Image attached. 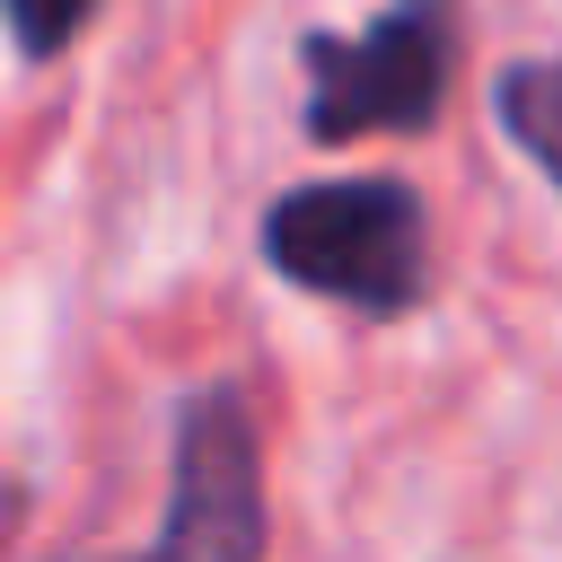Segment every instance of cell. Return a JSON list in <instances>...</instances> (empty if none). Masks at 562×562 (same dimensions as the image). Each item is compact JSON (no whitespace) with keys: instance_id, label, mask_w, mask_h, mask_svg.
<instances>
[{"instance_id":"6da1fadb","label":"cell","mask_w":562,"mask_h":562,"mask_svg":"<svg viewBox=\"0 0 562 562\" xmlns=\"http://www.w3.org/2000/svg\"><path fill=\"white\" fill-rule=\"evenodd\" d=\"M263 263L334 307L360 316H404L430 281L422 255V202L395 176H334L299 184L263 211Z\"/></svg>"},{"instance_id":"7a4b0ae2","label":"cell","mask_w":562,"mask_h":562,"mask_svg":"<svg viewBox=\"0 0 562 562\" xmlns=\"http://www.w3.org/2000/svg\"><path fill=\"white\" fill-rule=\"evenodd\" d=\"M307 132L360 140V132H422L448 97V0H395L360 35H307Z\"/></svg>"},{"instance_id":"3957f363","label":"cell","mask_w":562,"mask_h":562,"mask_svg":"<svg viewBox=\"0 0 562 562\" xmlns=\"http://www.w3.org/2000/svg\"><path fill=\"white\" fill-rule=\"evenodd\" d=\"M140 562H263V465H255V413L237 386H193L176 422V492L167 527Z\"/></svg>"},{"instance_id":"277c9868","label":"cell","mask_w":562,"mask_h":562,"mask_svg":"<svg viewBox=\"0 0 562 562\" xmlns=\"http://www.w3.org/2000/svg\"><path fill=\"white\" fill-rule=\"evenodd\" d=\"M492 114H501V132L562 184V61H509V70L492 79Z\"/></svg>"},{"instance_id":"5b68a950","label":"cell","mask_w":562,"mask_h":562,"mask_svg":"<svg viewBox=\"0 0 562 562\" xmlns=\"http://www.w3.org/2000/svg\"><path fill=\"white\" fill-rule=\"evenodd\" d=\"M88 18H97V0H9V26H18V53L26 61H53Z\"/></svg>"}]
</instances>
